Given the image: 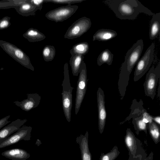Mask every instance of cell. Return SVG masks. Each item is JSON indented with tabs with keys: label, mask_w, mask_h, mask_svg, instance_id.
I'll return each instance as SVG.
<instances>
[{
	"label": "cell",
	"mask_w": 160,
	"mask_h": 160,
	"mask_svg": "<svg viewBox=\"0 0 160 160\" xmlns=\"http://www.w3.org/2000/svg\"><path fill=\"white\" fill-rule=\"evenodd\" d=\"M103 2L121 20H134L141 13L149 16L154 14L138 0H107Z\"/></svg>",
	"instance_id": "cell-1"
},
{
	"label": "cell",
	"mask_w": 160,
	"mask_h": 160,
	"mask_svg": "<svg viewBox=\"0 0 160 160\" xmlns=\"http://www.w3.org/2000/svg\"><path fill=\"white\" fill-rule=\"evenodd\" d=\"M143 48V40L139 39L128 50L126 54L124 61L120 68L118 82V88L121 100L123 99L125 95L130 74L139 60Z\"/></svg>",
	"instance_id": "cell-2"
},
{
	"label": "cell",
	"mask_w": 160,
	"mask_h": 160,
	"mask_svg": "<svg viewBox=\"0 0 160 160\" xmlns=\"http://www.w3.org/2000/svg\"><path fill=\"white\" fill-rule=\"evenodd\" d=\"M64 79L62 86V107L64 116L67 121L71 120V111L72 105V92L74 89L71 85L69 72L68 66L67 62L64 66Z\"/></svg>",
	"instance_id": "cell-3"
},
{
	"label": "cell",
	"mask_w": 160,
	"mask_h": 160,
	"mask_svg": "<svg viewBox=\"0 0 160 160\" xmlns=\"http://www.w3.org/2000/svg\"><path fill=\"white\" fill-rule=\"evenodd\" d=\"M0 46L7 53L22 65L34 71V68L29 57L22 49L15 45L3 40H0Z\"/></svg>",
	"instance_id": "cell-4"
},
{
	"label": "cell",
	"mask_w": 160,
	"mask_h": 160,
	"mask_svg": "<svg viewBox=\"0 0 160 160\" xmlns=\"http://www.w3.org/2000/svg\"><path fill=\"white\" fill-rule=\"evenodd\" d=\"M124 141L128 151L129 158H139L143 160L147 156L140 140L136 137L130 128L127 129Z\"/></svg>",
	"instance_id": "cell-5"
},
{
	"label": "cell",
	"mask_w": 160,
	"mask_h": 160,
	"mask_svg": "<svg viewBox=\"0 0 160 160\" xmlns=\"http://www.w3.org/2000/svg\"><path fill=\"white\" fill-rule=\"evenodd\" d=\"M155 43L152 42L137 63L134 74L133 80H139L148 71L153 60Z\"/></svg>",
	"instance_id": "cell-6"
},
{
	"label": "cell",
	"mask_w": 160,
	"mask_h": 160,
	"mask_svg": "<svg viewBox=\"0 0 160 160\" xmlns=\"http://www.w3.org/2000/svg\"><path fill=\"white\" fill-rule=\"evenodd\" d=\"M88 80L86 66L84 62L80 68L77 83L75 103V114L77 115L79 110L85 96Z\"/></svg>",
	"instance_id": "cell-7"
},
{
	"label": "cell",
	"mask_w": 160,
	"mask_h": 160,
	"mask_svg": "<svg viewBox=\"0 0 160 160\" xmlns=\"http://www.w3.org/2000/svg\"><path fill=\"white\" fill-rule=\"evenodd\" d=\"M160 63L155 67L152 66L147 73L143 84L145 95L153 99L156 95V87L160 79Z\"/></svg>",
	"instance_id": "cell-8"
},
{
	"label": "cell",
	"mask_w": 160,
	"mask_h": 160,
	"mask_svg": "<svg viewBox=\"0 0 160 160\" xmlns=\"http://www.w3.org/2000/svg\"><path fill=\"white\" fill-rule=\"evenodd\" d=\"M91 24V20L88 18L83 17L79 18L68 28L64 38L72 39L80 37L90 29Z\"/></svg>",
	"instance_id": "cell-9"
},
{
	"label": "cell",
	"mask_w": 160,
	"mask_h": 160,
	"mask_svg": "<svg viewBox=\"0 0 160 160\" xmlns=\"http://www.w3.org/2000/svg\"><path fill=\"white\" fill-rule=\"evenodd\" d=\"M78 8V6L76 5L61 6L49 11L46 14L45 17L49 20L56 22H62L70 17Z\"/></svg>",
	"instance_id": "cell-10"
},
{
	"label": "cell",
	"mask_w": 160,
	"mask_h": 160,
	"mask_svg": "<svg viewBox=\"0 0 160 160\" xmlns=\"http://www.w3.org/2000/svg\"><path fill=\"white\" fill-rule=\"evenodd\" d=\"M32 129L30 126L22 127L15 133L0 142V148L14 144L22 140H30Z\"/></svg>",
	"instance_id": "cell-11"
},
{
	"label": "cell",
	"mask_w": 160,
	"mask_h": 160,
	"mask_svg": "<svg viewBox=\"0 0 160 160\" xmlns=\"http://www.w3.org/2000/svg\"><path fill=\"white\" fill-rule=\"evenodd\" d=\"M98 112V126L100 133L104 131L106 123L107 113L105 106V95L102 89L98 88L97 92Z\"/></svg>",
	"instance_id": "cell-12"
},
{
	"label": "cell",
	"mask_w": 160,
	"mask_h": 160,
	"mask_svg": "<svg viewBox=\"0 0 160 160\" xmlns=\"http://www.w3.org/2000/svg\"><path fill=\"white\" fill-rule=\"evenodd\" d=\"M27 98L20 102H13L17 106L26 112L36 108L39 105L41 99V96L38 93L27 94Z\"/></svg>",
	"instance_id": "cell-13"
},
{
	"label": "cell",
	"mask_w": 160,
	"mask_h": 160,
	"mask_svg": "<svg viewBox=\"0 0 160 160\" xmlns=\"http://www.w3.org/2000/svg\"><path fill=\"white\" fill-rule=\"evenodd\" d=\"M27 120L18 119L0 129V142L18 131Z\"/></svg>",
	"instance_id": "cell-14"
},
{
	"label": "cell",
	"mask_w": 160,
	"mask_h": 160,
	"mask_svg": "<svg viewBox=\"0 0 160 160\" xmlns=\"http://www.w3.org/2000/svg\"><path fill=\"white\" fill-rule=\"evenodd\" d=\"M76 142L79 146L82 160H92V155L88 147V133L87 131L84 135L81 134L76 138Z\"/></svg>",
	"instance_id": "cell-15"
},
{
	"label": "cell",
	"mask_w": 160,
	"mask_h": 160,
	"mask_svg": "<svg viewBox=\"0 0 160 160\" xmlns=\"http://www.w3.org/2000/svg\"><path fill=\"white\" fill-rule=\"evenodd\" d=\"M1 155L12 160H26L30 154L25 150L21 148H13L2 152Z\"/></svg>",
	"instance_id": "cell-16"
},
{
	"label": "cell",
	"mask_w": 160,
	"mask_h": 160,
	"mask_svg": "<svg viewBox=\"0 0 160 160\" xmlns=\"http://www.w3.org/2000/svg\"><path fill=\"white\" fill-rule=\"evenodd\" d=\"M160 12L154 13L150 21L149 37L151 40L157 38L160 34Z\"/></svg>",
	"instance_id": "cell-17"
},
{
	"label": "cell",
	"mask_w": 160,
	"mask_h": 160,
	"mask_svg": "<svg viewBox=\"0 0 160 160\" xmlns=\"http://www.w3.org/2000/svg\"><path fill=\"white\" fill-rule=\"evenodd\" d=\"M117 35V32L107 29H101L98 30L93 35L92 40L107 41L112 39Z\"/></svg>",
	"instance_id": "cell-18"
},
{
	"label": "cell",
	"mask_w": 160,
	"mask_h": 160,
	"mask_svg": "<svg viewBox=\"0 0 160 160\" xmlns=\"http://www.w3.org/2000/svg\"><path fill=\"white\" fill-rule=\"evenodd\" d=\"M14 8L19 14L25 17L34 16L36 12L38 10L36 6L30 2L29 0L28 2Z\"/></svg>",
	"instance_id": "cell-19"
},
{
	"label": "cell",
	"mask_w": 160,
	"mask_h": 160,
	"mask_svg": "<svg viewBox=\"0 0 160 160\" xmlns=\"http://www.w3.org/2000/svg\"><path fill=\"white\" fill-rule=\"evenodd\" d=\"M28 41L32 42H38L44 40L46 36L37 29L31 28L22 35Z\"/></svg>",
	"instance_id": "cell-20"
},
{
	"label": "cell",
	"mask_w": 160,
	"mask_h": 160,
	"mask_svg": "<svg viewBox=\"0 0 160 160\" xmlns=\"http://www.w3.org/2000/svg\"><path fill=\"white\" fill-rule=\"evenodd\" d=\"M143 103L142 100H140L138 102L136 99L133 100L131 107V112L129 115L128 117L124 122L130 120L134 117L142 115L144 112L146 110L143 106Z\"/></svg>",
	"instance_id": "cell-21"
},
{
	"label": "cell",
	"mask_w": 160,
	"mask_h": 160,
	"mask_svg": "<svg viewBox=\"0 0 160 160\" xmlns=\"http://www.w3.org/2000/svg\"><path fill=\"white\" fill-rule=\"evenodd\" d=\"M84 56L78 54L71 55L69 60L72 74L74 76H78L80 68L84 62Z\"/></svg>",
	"instance_id": "cell-22"
},
{
	"label": "cell",
	"mask_w": 160,
	"mask_h": 160,
	"mask_svg": "<svg viewBox=\"0 0 160 160\" xmlns=\"http://www.w3.org/2000/svg\"><path fill=\"white\" fill-rule=\"evenodd\" d=\"M132 118V123L136 134L138 135L140 132L143 131L147 135L148 124L143 121V114Z\"/></svg>",
	"instance_id": "cell-23"
},
{
	"label": "cell",
	"mask_w": 160,
	"mask_h": 160,
	"mask_svg": "<svg viewBox=\"0 0 160 160\" xmlns=\"http://www.w3.org/2000/svg\"><path fill=\"white\" fill-rule=\"evenodd\" d=\"M113 55L108 49H107L102 51L98 56L97 63L99 66L104 63H106L108 65L112 64Z\"/></svg>",
	"instance_id": "cell-24"
},
{
	"label": "cell",
	"mask_w": 160,
	"mask_h": 160,
	"mask_svg": "<svg viewBox=\"0 0 160 160\" xmlns=\"http://www.w3.org/2000/svg\"><path fill=\"white\" fill-rule=\"evenodd\" d=\"M148 129L154 142L157 144L160 141V130L159 127L153 121L148 124Z\"/></svg>",
	"instance_id": "cell-25"
},
{
	"label": "cell",
	"mask_w": 160,
	"mask_h": 160,
	"mask_svg": "<svg viewBox=\"0 0 160 160\" xmlns=\"http://www.w3.org/2000/svg\"><path fill=\"white\" fill-rule=\"evenodd\" d=\"M89 45L86 42H80L74 45L70 51L71 55L78 54L84 56L88 52Z\"/></svg>",
	"instance_id": "cell-26"
},
{
	"label": "cell",
	"mask_w": 160,
	"mask_h": 160,
	"mask_svg": "<svg viewBox=\"0 0 160 160\" xmlns=\"http://www.w3.org/2000/svg\"><path fill=\"white\" fill-rule=\"evenodd\" d=\"M55 54L56 50L53 46L47 45L42 49V56L46 62L52 61L54 59Z\"/></svg>",
	"instance_id": "cell-27"
},
{
	"label": "cell",
	"mask_w": 160,
	"mask_h": 160,
	"mask_svg": "<svg viewBox=\"0 0 160 160\" xmlns=\"http://www.w3.org/2000/svg\"><path fill=\"white\" fill-rule=\"evenodd\" d=\"M120 153L118 147L115 146L108 152L105 154L102 152L99 160H114L118 157Z\"/></svg>",
	"instance_id": "cell-28"
},
{
	"label": "cell",
	"mask_w": 160,
	"mask_h": 160,
	"mask_svg": "<svg viewBox=\"0 0 160 160\" xmlns=\"http://www.w3.org/2000/svg\"><path fill=\"white\" fill-rule=\"evenodd\" d=\"M44 2H53L56 4H68L81 3L86 0H44Z\"/></svg>",
	"instance_id": "cell-29"
},
{
	"label": "cell",
	"mask_w": 160,
	"mask_h": 160,
	"mask_svg": "<svg viewBox=\"0 0 160 160\" xmlns=\"http://www.w3.org/2000/svg\"><path fill=\"white\" fill-rule=\"evenodd\" d=\"M10 19V17L5 16L0 19V30L6 29L11 25Z\"/></svg>",
	"instance_id": "cell-30"
},
{
	"label": "cell",
	"mask_w": 160,
	"mask_h": 160,
	"mask_svg": "<svg viewBox=\"0 0 160 160\" xmlns=\"http://www.w3.org/2000/svg\"><path fill=\"white\" fill-rule=\"evenodd\" d=\"M15 7L8 2L6 0L0 1V9H6L12 8H14Z\"/></svg>",
	"instance_id": "cell-31"
},
{
	"label": "cell",
	"mask_w": 160,
	"mask_h": 160,
	"mask_svg": "<svg viewBox=\"0 0 160 160\" xmlns=\"http://www.w3.org/2000/svg\"><path fill=\"white\" fill-rule=\"evenodd\" d=\"M15 7L19 6L28 2L29 0H6Z\"/></svg>",
	"instance_id": "cell-32"
},
{
	"label": "cell",
	"mask_w": 160,
	"mask_h": 160,
	"mask_svg": "<svg viewBox=\"0 0 160 160\" xmlns=\"http://www.w3.org/2000/svg\"><path fill=\"white\" fill-rule=\"evenodd\" d=\"M29 2L38 9V10H41L42 8V5L44 3V0H29Z\"/></svg>",
	"instance_id": "cell-33"
},
{
	"label": "cell",
	"mask_w": 160,
	"mask_h": 160,
	"mask_svg": "<svg viewBox=\"0 0 160 160\" xmlns=\"http://www.w3.org/2000/svg\"><path fill=\"white\" fill-rule=\"evenodd\" d=\"M10 116V115H8L0 119V129L10 122L8 121Z\"/></svg>",
	"instance_id": "cell-34"
},
{
	"label": "cell",
	"mask_w": 160,
	"mask_h": 160,
	"mask_svg": "<svg viewBox=\"0 0 160 160\" xmlns=\"http://www.w3.org/2000/svg\"><path fill=\"white\" fill-rule=\"evenodd\" d=\"M152 121L156 123L159 127L160 126V117L159 116H152Z\"/></svg>",
	"instance_id": "cell-35"
},
{
	"label": "cell",
	"mask_w": 160,
	"mask_h": 160,
	"mask_svg": "<svg viewBox=\"0 0 160 160\" xmlns=\"http://www.w3.org/2000/svg\"><path fill=\"white\" fill-rule=\"evenodd\" d=\"M153 153L151 152L148 156H147L142 160H153Z\"/></svg>",
	"instance_id": "cell-36"
},
{
	"label": "cell",
	"mask_w": 160,
	"mask_h": 160,
	"mask_svg": "<svg viewBox=\"0 0 160 160\" xmlns=\"http://www.w3.org/2000/svg\"><path fill=\"white\" fill-rule=\"evenodd\" d=\"M42 143L40 140L39 139H37L36 142V145H37L38 146H39L40 144Z\"/></svg>",
	"instance_id": "cell-37"
},
{
	"label": "cell",
	"mask_w": 160,
	"mask_h": 160,
	"mask_svg": "<svg viewBox=\"0 0 160 160\" xmlns=\"http://www.w3.org/2000/svg\"><path fill=\"white\" fill-rule=\"evenodd\" d=\"M128 160H142L141 158H129Z\"/></svg>",
	"instance_id": "cell-38"
}]
</instances>
